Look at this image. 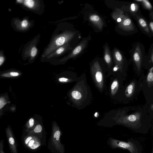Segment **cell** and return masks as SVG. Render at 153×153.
<instances>
[{"mask_svg":"<svg viewBox=\"0 0 153 153\" xmlns=\"http://www.w3.org/2000/svg\"><path fill=\"white\" fill-rule=\"evenodd\" d=\"M107 143L112 149L127 150L130 153L142 152V147L140 142L132 138L128 139L125 141L110 137L107 140Z\"/></svg>","mask_w":153,"mask_h":153,"instance_id":"6","label":"cell"},{"mask_svg":"<svg viewBox=\"0 0 153 153\" xmlns=\"http://www.w3.org/2000/svg\"><path fill=\"white\" fill-rule=\"evenodd\" d=\"M142 87L141 82L132 80L128 85L124 87L120 99L128 102L133 99Z\"/></svg>","mask_w":153,"mask_h":153,"instance_id":"10","label":"cell"},{"mask_svg":"<svg viewBox=\"0 0 153 153\" xmlns=\"http://www.w3.org/2000/svg\"><path fill=\"white\" fill-rule=\"evenodd\" d=\"M32 138H33L31 136H29L28 138H27L25 141V144L27 145L28 143V142H29V141L30 140L32 139Z\"/></svg>","mask_w":153,"mask_h":153,"instance_id":"30","label":"cell"},{"mask_svg":"<svg viewBox=\"0 0 153 153\" xmlns=\"http://www.w3.org/2000/svg\"><path fill=\"white\" fill-rule=\"evenodd\" d=\"M10 75L13 76H17L19 75V74L17 72H12L10 73Z\"/></svg>","mask_w":153,"mask_h":153,"instance_id":"31","label":"cell"},{"mask_svg":"<svg viewBox=\"0 0 153 153\" xmlns=\"http://www.w3.org/2000/svg\"><path fill=\"white\" fill-rule=\"evenodd\" d=\"M120 8L127 12L131 17L141 14L140 5L135 2L130 3L127 5H123Z\"/></svg>","mask_w":153,"mask_h":153,"instance_id":"15","label":"cell"},{"mask_svg":"<svg viewBox=\"0 0 153 153\" xmlns=\"http://www.w3.org/2000/svg\"><path fill=\"white\" fill-rule=\"evenodd\" d=\"M92 74L96 87L100 93L106 88V73L107 70L102 57H95L91 63Z\"/></svg>","mask_w":153,"mask_h":153,"instance_id":"4","label":"cell"},{"mask_svg":"<svg viewBox=\"0 0 153 153\" xmlns=\"http://www.w3.org/2000/svg\"><path fill=\"white\" fill-rule=\"evenodd\" d=\"M113 76L109 87V95L113 99H119L124 87L123 83L125 78L119 75Z\"/></svg>","mask_w":153,"mask_h":153,"instance_id":"11","label":"cell"},{"mask_svg":"<svg viewBox=\"0 0 153 153\" xmlns=\"http://www.w3.org/2000/svg\"><path fill=\"white\" fill-rule=\"evenodd\" d=\"M152 66H153V43L150 46L148 54L146 55L144 67L148 69Z\"/></svg>","mask_w":153,"mask_h":153,"instance_id":"17","label":"cell"},{"mask_svg":"<svg viewBox=\"0 0 153 153\" xmlns=\"http://www.w3.org/2000/svg\"><path fill=\"white\" fill-rule=\"evenodd\" d=\"M42 130V127L41 125H38L34 129V131L36 133H39L41 132Z\"/></svg>","mask_w":153,"mask_h":153,"instance_id":"24","label":"cell"},{"mask_svg":"<svg viewBox=\"0 0 153 153\" xmlns=\"http://www.w3.org/2000/svg\"><path fill=\"white\" fill-rule=\"evenodd\" d=\"M34 124V120L33 118H30L29 120V125L30 127H33Z\"/></svg>","mask_w":153,"mask_h":153,"instance_id":"27","label":"cell"},{"mask_svg":"<svg viewBox=\"0 0 153 153\" xmlns=\"http://www.w3.org/2000/svg\"><path fill=\"white\" fill-rule=\"evenodd\" d=\"M151 153H153V149H152V151Z\"/></svg>","mask_w":153,"mask_h":153,"instance_id":"34","label":"cell"},{"mask_svg":"<svg viewBox=\"0 0 153 153\" xmlns=\"http://www.w3.org/2000/svg\"><path fill=\"white\" fill-rule=\"evenodd\" d=\"M103 57L102 58L106 66L107 72L110 69L114 64V60L112 51L108 44L106 43L103 46Z\"/></svg>","mask_w":153,"mask_h":153,"instance_id":"14","label":"cell"},{"mask_svg":"<svg viewBox=\"0 0 153 153\" xmlns=\"http://www.w3.org/2000/svg\"><path fill=\"white\" fill-rule=\"evenodd\" d=\"M148 73L147 75L146 76L145 81L143 80L144 83H145V84L147 85L148 87L153 85V66L148 69Z\"/></svg>","mask_w":153,"mask_h":153,"instance_id":"19","label":"cell"},{"mask_svg":"<svg viewBox=\"0 0 153 153\" xmlns=\"http://www.w3.org/2000/svg\"><path fill=\"white\" fill-rule=\"evenodd\" d=\"M60 136V132L58 130H57L54 132L53 134V137L55 141H57L58 142Z\"/></svg>","mask_w":153,"mask_h":153,"instance_id":"23","label":"cell"},{"mask_svg":"<svg viewBox=\"0 0 153 153\" xmlns=\"http://www.w3.org/2000/svg\"><path fill=\"white\" fill-rule=\"evenodd\" d=\"M110 15L116 23L115 30L119 34L127 36L138 32L137 28L132 17L120 8H114Z\"/></svg>","mask_w":153,"mask_h":153,"instance_id":"2","label":"cell"},{"mask_svg":"<svg viewBox=\"0 0 153 153\" xmlns=\"http://www.w3.org/2000/svg\"><path fill=\"white\" fill-rule=\"evenodd\" d=\"M8 138V141L10 146L12 148V150L13 152L14 153H17L16 148V145L15 143V141L14 138L12 135L10 133H9Z\"/></svg>","mask_w":153,"mask_h":153,"instance_id":"20","label":"cell"},{"mask_svg":"<svg viewBox=\"0 0 153 153\" xmlns=\"http://www.w3.org/2000/svg\"><path fill=\"white\" fill-rule=\"evenodd\" d=\"M152 121L151 117L132 114L105 118L100 120L98 125L110 127L115 125H122L136 133L146 134L153 126Z\"/></svg>","mask_w":153,"mask_h":153,"instance_id":"1","label":"cell"},{"mask_svg":"<svg viewBox=\"0 0 153 153\" xmlns=\"http://www.w3.org/2000/svg\"><path fill=\"white\" fill-rule=\"evenodd\" d=\"M112 53L114 60V64L112 66L117 68L120 75L125 78L128 66L127 60L123 52L116 47L114 48Z\"/></svg>","mask_w":153,"mask_h":153,"instance_id":"9","label":"cell"},{"mask_svg":"<svg viewBox=\"0 0 153 153\" xmlns=\"http://www.w3.org/2000/svg\"><path fill=\"white\" fill-rule=\"evenodd\" d=\"M4 60V58L2 56L0 57V66L3 63Z\"/></svg>","mask_w":153,"mask_h":153,"instance_id":"32","label":"cell"},{"mask_svg":"<svg viewBox=\"0 0 153 153\" xmlns=\"http://www.w3.org/2000/svg\"><path fill=\"white\" fill-rule=\"evenodd\" d=\"M71 43H68L55 50L54 51L49 54L43 60L47 61H53L61 57L64 56L69 53L75 46L71 45Z\"/></svg>","mask_w":153,"mask_h":153,"instance_id":"12","label":"cell"},{"mask_svg":"<svg viewBox=\"0 0 153 153\" xmlns=\"http://www.w3.org/2000/svg\"><path fill=\"white\" fill-rule=\"evenodd\" d=\"M132 18L136 20L138 27L143 33L150 37L153 36L149 27V21L145 17L141 14Z\"/></svg>","mask_w":153,"mask_h":153,"instance_id":"13","label":"cell"},{"mask_svg":"<svg viewBox=\"0 0 153 153\" xmlns=\"http://www.w3.org/2000/svg\"><path fill=\"white\" fill-rule=\"evenodd\" d=\"M28 25V22L26 19H24L22 21L21 23V26L24 28L27 27Z\"/></svg>","mask_w":153,"mask_h":153,"instance_id":"26","label":"cell"},{"mask_svg":"<svg viewBox=\"0 0 153 153\" xmlns=\"http://www.w3.org/2000/svg\"><path fill=\"white\" fill-rule=\"evenodd\" d=\"M27 145L29 148L34 150L39 147L40 144L39 142L33 138L29 141Z\"/></svg>","mask_w":153,"mask_h":153,"instance_id":"21","label":"cell"},{"mask_svg":"<svg viewBox=\"0 0 153 153\" xmlns=\"http://www.w3.org/2000/svg\"><path fill=\"white\" fill-rule=\"evenodd\" d=\"M59 80L60 82H66L68 81V79L65 78H60L59 79Z\"/></svg>","mask_w":153,"mask_h":153,"instance_id":"29","label":"cell"},{"mask_svg":"<svg viewBox=\"0 0 153 153\" xmlns=\"http://www.w3.org/2000/svg\"><path fill=\"white\" fill-rule=\"evenodd\" d=\"M78 31L70 29H66L59 34H54L50 42L42 55L41 60H43L57 48L68 43H71L78 37Z\"/></svg>","mask_w":153,"mask_h":153,"instance_id":"3","label":"cell"},{"mask_svg":"<svg viewBox=\"0 0 153 153\" xmlns=\"http://www.w3.org/2000/svg\"><path fill=\"white\" fill-rule=\"evenodd\" d=\"M149 25L151 32L153 34V20H150L149 21Z\"/></svg>","mask_w":153,"mask_h":153,"instance_id":"25","label":"cell"},{"mask_svg":"<svg viewBox=\"0 0 153 153\" xmlns=\"http://www.w3.org/2000/svg\"><path fill=\"white\" fill-rule=\"evenodd\" d=\"M134 1L138 3L144 9L149 12L153 11V7L148 0H134Z\"/></svg>","mask_w":153,"mask_h":153,"instance_id":"18","label":"cell"},{"mask_svg":"<svg viewBox=\"0 0 153 153\" xmlns=\"http://www.w3.org/2000/svg\"><path fill=\"white\" fill-rule=\"evenodd\" d=\"M3 141L0 142V153H4L3 151Z\"/></svg>","mask_w":153,"mask_h":153,"instance_id":"28","label":"cell"},{"mask_svg":"<svg viewBox=\"0 0 153 153\" xmlns=\"http://www.w3.org/2000/svg\"><path fill=\"white\" fill-rule=\"evenodd\" d=\"M131 60L133 64L134 69L138 75L141 74L144 67L146 55L143 44L138 42L134 44L129 51Z\"/></svg>","mask_w":153,"mask_h":153,"instance_id":"5","label":"cell"},{"mask_svg":"<svg viewBox=\"0 0 153 153\" xmlns=\"http://www.w3.org/2000/svg\"><path fill=\"white\" fill-rule=\"evenodd\" d=\"M91 39V36L90 35L88 37L83 38L69 53L63 57L57 59L53 62L61 63H64L70 59H74L80 56L84 53L87 48Z\"/></svg>","mask_w":153,"mask_h":153,"instance_id":"7","label":"cell"},{"mask_svg":"<svg viewBox=\"0 0 153 153\" xmlns=\"http://www.w3.org/2000/svg\"><path fill=\"white\" fill-rule=\"evenodd\" d=\"M72 95L73 98L74 99L77 100H78L80 99L82 97L80 93L79 92L76 91H73L72 93Z\"/></svg>","mask_w":153,"mask_h":153,"instance_id":"22","label":"cell"},{"mask_svg":"<svg viewBox=\"0 0 153 153\" xmlns=\"http://www.w3.org/2000/svg\"><path fill=\"white\" fill-rule=\"evenodd\" d=\"M42 1H33L26 0L24 4L27 7L30 9H34L38 13V14H42L44 12V5Z\"/></svg>","mask_w":153,"mask_h":153,"instance_id":"16","label":"cell"},{"mask_svg":"<svg viewBox=\"0 0 153 153\" xmlns=\"http://www.w3.org/2000/svg\"><path fill=\"white\" fill-rule=\"evenodd\" d=\"M149 16L150 20H153V11L149 12Z\"/></svg>","mask_w":153,"mask_h":153,"instance_id":"33","label":"cell"},{"mask_svg":"<svg viewBox=\"0 0 153 153\" xmlns=\"http://www.w3.org/2000/svg\"><path fill=\"white\" fill-rule=\"evenodd\" d=\"M87 20L95 32L101 33L107 26L104 17L94 9H91L86 15Z\"/></svg>","mask_w":153,"mask_h":153,"instance_id":"8","label":"cell"}]
</instances>
